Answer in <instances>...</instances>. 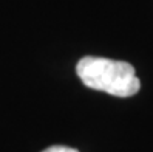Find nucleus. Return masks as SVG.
Masks as SVG:
<instances>
[{"label":"nucleus","mask_w":153,"mask_h":152,"mask_svg":"<svg viewBox=\"0 0 153 152\" xmlns=\"http://www.w3.org/2000/svg\"><path fill=\"white\" fill-rule=\"evenodd\" d=\"M76 73L88 88L119 98L133 96L141 88L134 67L124 61L85 56L77 62Z\"/></svg>","instance_id":"nucleus-1"},{"label":"nucleus","mask_w":153,"mask_h":152,"mask_svg":"<svg viewBox=\"0 0 153 152\" xmlns=\"http://www.w3.org/2000/svg\"><path fill=\"white\" fill-rule=\"evenodd\" d=\"M42 152H79L77 149H73V148H68V146H60V145H56V146H50Z\"/></svg>","instance_id":"nucleus-2"}]
</instances>
